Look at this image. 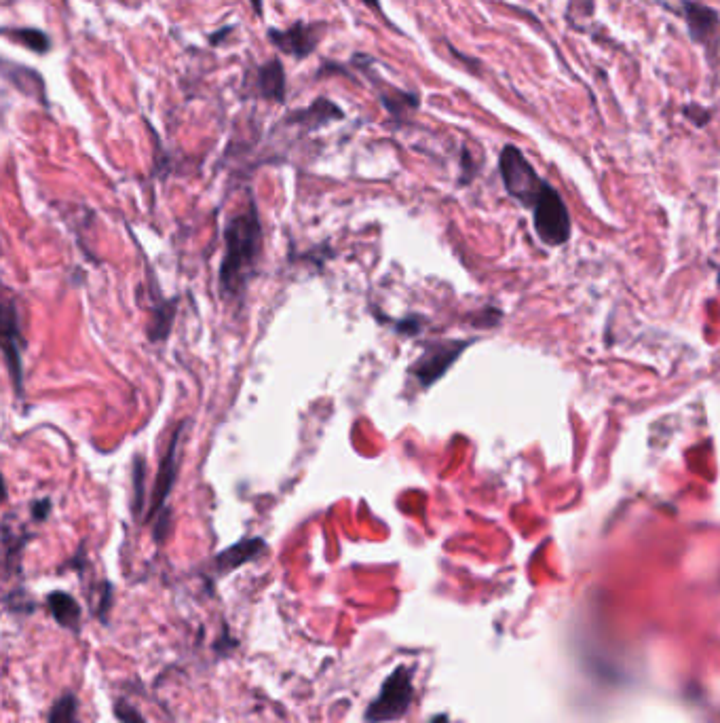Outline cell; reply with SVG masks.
<instances>
[{
	"label": "cell",
	"mask_w": 720,
	"mask_h": 723,
	"mask_svg": "<svg viewBox=\"0 0 720 723\" xmlns=\"http://www.w3.org/2000/svg\"><path fill=\"white\" fill-rule=\"evenodd\" d=\"M262 252V225L256 203L235 214L224 229V256L220 265V290L226 299H237L248 288Z\"/></svg>",
	"instance_id": "6da1fadb"
},
{
	"label": "cell",
	"mask_w": 720,
	"mask_h": 723,
	"mask_svg": "<svg viewBox=\"0 0 720 723\" xmlns=\"http://www.w3.org/2000/svg\"><path fill=\"white\" fill-rule=\"evenodd\" d=\"M499 170L505 189L511 197H516L522 206L533 210L537 199L543 193L545 180L539 178L537 170L530 165L518 146L507 144L499 157Z\"/></svg>",
	"instance_id": "7a4b0ae2"
},
{
	"label": "cell",
	"mask_w": 720,
	"mask_h": 723,
	"mask_svg": "<svg viewBox=\"0 0 720 723\" xmlns=\"http://www.w3.org/2000/svg\"><path fill=\"white\" fill-rule=\"evenodd\" d=\"M414 698L412 671L408 666H397V669L385 679L381 694H378L366 711V721L383 723L395 721L408 713Z\"/></svg>",
	"instance_id": "3957f363"
},
{
	"label": "cell",
	"mask_w": 720,
	"mask_h": 723,
	"mask_svg": "<svg viewBox=\"0 0 720 723\" xmlns=\"http://www.w3.org/2000/svg\"><path fill=\"white\" fill-rule=\"evenodd\" d=\"M535 231L547 246H562L571 237V214L566 210L560 193L545 182L543 193L535 208Z\"/></svg>",
	"instance_id": "277c9868"
},
{
	"label": "cell",
	"mask_w": 720,
	"mask_h": 723,
	"mask_svg": "<svg viewBox=\"0 0 720 723\" xmlns=\"http://www.w3.org/2000/svg\"><path fill=\"white\" fill-rule=\"evenodd\" d=\"M182 430L184 423L174 432L172 442H169V449L161 461L159 466V474H157V482L153 489V504H150V514L148 518H155L157 527H155V540L161 544L165 540V533L169 527V516H167V497L174 489V480L178 474V444L182 438Z\"/></svg>",
	"instance_id": "5b68a950"
},
{
	"label": "cell",
	"mask_w": 720,
	"mask_h": 723,
	"mask_svg": "<svg viewBox=\"0 0 720 723\" xmlns=\"http://www.w3.org/2000/svg\"><path fill=\"white\" fill-rule=\"evenodd\" d=\"M353 64L362 70L366 77L370 79V83L374 85V91L378 100H381V104L385 106V110L389 113V117L395 121V123H404L408 119L410 113H414L416 108L421 106V98L419 94H414V91H406V89H400L395 87L393 83H389L387 79H383L381 74H378L376 70L370 68L372 64V58H368V55H353Z\"/></svg>",
	"instance_id": "8992f818"
},
{
	"label": "cell",
	"mask_w": 720,
	"mask_h": 723,
	"mask_svg": "<svg viewBox=\"0 0 720 723\" xmlns=\"http://www.w3.org/2000/svg\"><path fill=\"white\" fill-rule=\"evenodd\" d=\"M324 22H296L286 30L269 28L267 39L281 53L290 55L294 60H305L315 53L319 41L324 39Z\"/></svg>",
	"instance_id": "52a82bcc"
},
{
	"label": "cell",
	"mask_w": 720,
	"mask_h": 723,
	"mask_svg": "<svg viewBox=\"0 0 720 723\" xmlns=\"http://www.w3.org/2000/svg\"><path fill=\"white\" fill-rule=\"evenodd\" d=\"M469 347V341H442V343H429L421 358L410 366V373L419 379L423 387H431L438 383L446 370L457 362V358Z\"/></svg>",
	"instance_id": "ba28073f"
},
{
	"label": "cell",
	"mask_w": 720,
	"mask_h": 723,
	"mask_svg": "<svg viewBox=\"0 0 720 723\" xmlns=\"http://www.w3.org/2000/svg\"><path fill=\"white\" fill-rule=\"evenodd\" d=\"M680 17L685 20L691 41L714 49L720 41V15L712 7L695 0H682Z\"/></svg>",
	"instance_id": "9c48e42d"
},
{
	"label": "cell",
	"mask_w": 720,
	"mask_h": 723,
	"mask_svg": "<svg viewBox=\"0 0 720 723\" xmlns=\"http://www.w3.org/2000/svg\"><path fill=\"white\" fill-rule=\"evenodd\" d=\"M3 354L15 383V392L22 394V385H24L22 339H20V324H17V309L11 301L5 303L3 311Z\"/></svg>",
	"instance_id": "30bf717a"
},
{
	"label": "cell",
	"mask_w": 720,
	"mask_h": 723,
	"mask_svg": "<svg viewBox=\"0 0 720 723\" xmlns=\"http://www.w3.org/2000/svg\"><path fill=\"white\" fill-rule=\"evenodd\" d=\"M254 91L256 96L269 102L271 100L277 104L286 102V91H288L286 68H283L279 58L264 62L254 70Z\"/></svg>",
	"instance_id": "8fae6325"
},
{
	"label": "cell",
	"mask_w": 720,
	"mask_h": 723,
	"mask_svg": "<svg viewBox=\"0 0 720 723\" xmlns=\"http://www.w3.org/2000/svg\"><path fill=\"white\" fill-rule=\"evenodd\" d=\"M340 119H345L343 108H340L338 104H334L328 98H317L311 106L294 110V113H288L286 119H283V123L298 125V127H305V129H319V127H326V125H330L334 121H340Z\"/></svg>",
	"instance_id": "7c38bea8"
},
{
	"label": "cell",
	"mask_w": 720,
	"mask_h": 723,
	"mask_svg": "<svg viewBox=\"0 0 720 723\" xmlns=\"http://www.w3.org/2000/svg\"><path fill=\"white\" fill-rule=\"evenodd\" d=\"M3 74L15 89H20L22 94L39 100L43 106H47V89H45V81L41 77V72H36L24 64L5 62Z\"/></svg>",
	"instance_id": "4fadbf2b"
},
{
	"label": "cell",
	"mask_w": 720,
	"mask_h": 723,
	"mask_svg": "<svg viewBox=\"0 0 720 723\" xmlns=\"http://www.w3.org/2000/svg\"><path fill=\"white\" fill-rule=\"evenodd\" d=\"M267 552V544L260 537H250V540H243L231 548H226L216 556V569L220 573H229L245 563L258 559L260 554Z\"/></svg>",
	"instance_id": "5bb4252c"
},
{
	"label": "cell",
	"mask_w": 720,
	"mask_h": 723,
	"mask_svg": "<svg viewBox=\"0 0 720 723\" xmlns=\"http://www.w3.org/2000/svg\"><path fill=\"white\" fill-rule=\"evenodd\" d=\"M47 605H49L51 616L60 626L70 628V630H79L81 605L74 601V597L66 595V592H51V595L47 597Z\"/></svg>",
	"instance_id": "9a60e30c"
},
{
	"label": "cell",
	"mask_w": 720,
	"mask_h": 723,
	"mask_svg": "<svg viewBox=\"0 0 720 723\" xmlns=\"http://www.w3.org/2000/svg\"><path fill=\"white\" fill-rule=\"evenodd\" d=\"M3 34L7 36V39L20 43L26 49L39 53V55H45L51 49V39L39 28H5Z\"/></svg>",
	"instance_id": "2e32d148"
},
{
	"label": "cell",
	"mask_w": 720,
	"mask_h": 723,
	"mask_svg": "<svg viewBox=\"0 0 720 723\" xmlns=\"http://www.w3.org/2000/svg\"><path fill=\"white\" fill-rule=\"evenodd\" d=\"M176 305H178V299H172V301H165L163 305L155 307L153 311V326H150V341H165L169 330H172V322H174V315H176Z\"/></svg>",
	"instance_id": "e0dca14e"
},
{
	"label": "cell",
	"mask_w": 720,
	"mask_h": 723,
	"mask_svg": "<svg viewBox=\"0 0 720 723\" xmlns=\"http://www.w3.org/2000/svg\"><path fill=\"white\" fill-rule=\"evenodd\" d=\"M49 723H79V700L74 694H64L53 702Z\"/></svg>",
	"instance_id": "ac0fdd59"
},
{
	"label": "cell",
	"mask_w": 720,
	"mask_h": 723,
	"mask_svg": "<svg viewBox=\"0 0 720 723\" xmlns=\"http://www.w3.org/2000/svg\"><path fill=\"white\" fill-rule=\"evenodd\" d=\"M115 715L121 723H146V719L140 715L136 707H131L127 700H119L115 704Z\"/></svg>",
	"instance_id": "d6986e66"
},
{
	"label": "cell",
	"mask_w": 720,
	"mask_h": 723,
	"mask_svg": "<svg viewBox=\"0 0 720 723\" xmlns=\"http://www.w3.org/2000/svg\"><path fill=\"white\" fill-rule=\"evenodd\" d=\"M685 117H687V119H691L697 127H704V125H708V123H710V119H712L710 110L701 108L699 104H689V106H685Z\"/></svg>",
	"instance_id": "ffe728a7"
},
{
	"label": "cell",
	"mask_w": 720,
	"mask_h": 723,
	"mask_svg": "<svg viewBox=\"0 0 720 723\" xmlns=\"http://www.w3.org/2000/svg\"><path fill=\"white\" fill-rule=\"evenodd\" d=\"M142 487H144V461L138 459L134 466V489H136V510L142 508Z\"/></svg>",
	"instance_id": "44dd1931"
},
{
	"label": "cell",
	"mask_w": 720,
	"mask_h": 723,
	"mask_svg": "<svg viewBox=\"0 0 720 723\" xmlns=\"http://www.w3.org/2000/svg\"><path fill=\"white\" fill-rule=\"evenodd\" d=\"M233 30H235V26H224V28H220V30L212 32L210 36H207V39H210V43H212V45L224 43V39H226V36H229V34L233 32Z\"/></svg>",
	"instance_id": "7402d4cb"
},
{
	"label": "cell",
	"mask_w": 720,
	"mask_h": 723,
	"mask_svg": "<svg viewBox=\"0 0 720 723\" xmlns=\"http://www.w3.org/2000/svg\"><path fill=\"white\" fill-rule=\"evenodd\" d=\"M34 514H36V518H39V521H43V518H47V514H49V510H51V502H47V499H45V502H39V504H34Z\"/></svg>",
	"instance_id": "603a6c76"
},
{
	"label": "cell",
	"mask_w": 720,
	"mask_h": 723,
	"mask_svg": "<svg viewBox=\"0 0 720 723\" xmlns=\"http://www.w3.org/2000/svg\"><path fill=\"white\" fill-rule=\"evenodd\" d=\"M362 3L370 9V11H374L376 15H385V11H383V5H381V0H362Z\"/></svg>",
	"instance_id": "cb8c5ba5"
},
{
	"label": "cell",
	"mask_w": 720,
	"mask_h": 723,
	"mask_svg": "<svg viewBox=\"0 0 720 723\" xmlns=\"http://www.w3.org/2000/svg\"><path fill=\"white\" fill-rule=\"evenodd\" d=\"M250 5H252V9H254V13H256L258 17H262V13H264V3H262V0H250Z\"/></svg>",
	"instance_id": "d4e9b609"
}]
</instances>
